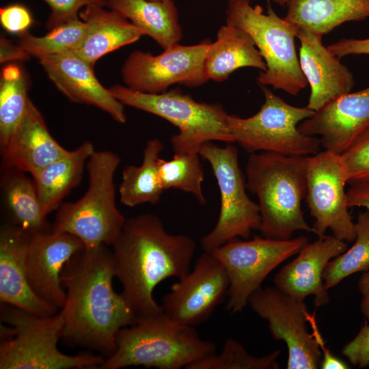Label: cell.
Here are the masks:
<instances>
[{
	"mask_svg": "<svg viewBox=\"0 0 369 369\" xmlns=\"http://www.w3.org/2000/svg\"><path fill=\"white\" fill-rule=\"evenodd\" d=\"M108 247L79 251L61 274L66 291L62 338L107 357L116 350L118 332L136 323L125 299L113 288V257Z\"/></svg>",
	"mask_w": 369,
	"mask_h": 369,
	"instance_id": "cell-1",
	"label": "cell"
},
{
	"mask_svg": "<svg viewBox=\"0 0 369 369\" xmlns=\"http://www.w3.org/2000/svg\"><path fill=\"white\" fill-rule=\"evenodd\" d=\"M111 247L115 277L137 323L163 312L153 291L163 280L189 273L196 243L169 233L158 216L144 213L126 219Z\"/></svg>",
	"mask_w": 369,
	"mask_h": 369,
	"instance_id": "cell-2",
	"label": "cell"
},
{
	"mask_svg": "<svg viewBox=\"0 0 369 369\" xmlns=\"http://www.w3.org/2000/svg\"><path fill=\"white\" fill-rule=\"evenodd\" d=\"M306 167L307 156L250 153L245 167L246 187L258 198L259 230L264 237L288 240L297 231L314 233L301 208L307 192Z\"/></svg>",
	"mask_w": 369,
	"mask_h": 369,
	"instance_id": "cell-3",
	"label": "cell"
},
{
	"mask_svg": "<svg viewBox=\"0 0 369 369\" xmlns=\"http://www.w3.org/2000/svg\"><path fill=\"white\" fill-rule=\"evenodd\" d=\"M215 352V344L202 339L194 327L178 323L162 312L121 329L116 336L115 351L98 368L142 366L188 369Z\"/></svg>",
	"mask_w": 369,
	"mask_h": 369,
	"instance_id": "cell-4",
	"label": "cell"
},
{
	"mask_svg": "<svg viewBox=\"0 0 369 369\" xmlns=\"http://www.w3.org/2000/svg\"><path fill=\"white\" fill-rule=\"evenodd\" d=\"M1 369L98 368L104 357L90 353L69 355L60 352L64 316L60 310L48 316H38L1 304Z\"/></svg>",
	"mask_w": 369,
	"mask_h": 369,
	"instance_id": "cell-5",
	"label": "cell"
},
{
	"mask_svg": "<svg viewBox=\"0 0 369 369\" xmlns=\"http://www.w3.org/2000/svg\"><path fill=\"white\" fill-rule=\"evenodd\" d=\"M120 161L114 152L94 151L85 167L87 191L79 200L60 204L52 232L72 234L86 249L112 245L126 219L115 204L114 176Z\"/></svg>",
	"mask_w": 369,
	"mask_h": 369,
	"instance_id": "cell-6",
	"label": "cell"
},
{
	"mask_svg": "<svg viewBox=\"0 0 369 369\" xmlns=\"http://www.w3.org/2000/svg\"><path fill=\"white\" fill-rule=\"evenodd\" d=\"M226 16L227 24L248 33L266 63V70L257 77L260 85H271L295 96L308 85L296 51L297 25L277 16L269 4L264 14L249 0H229Z\"/></svg>",
	"mask_w": 369,
	"mask_h": 369,
	"instance_id": "cell-7",
	"label": "cell"
},
{
	"mask_svg": "<svg viewBox=\"0 0 369 369\" xmlns=\"http://www.w3.org/2000/svg\"><path fill=\"white\" fill-rule=\"evenodd\" d=\"M109 90L124 105L156 115L177 126L179 132L171 139L174 152L197 148L213 141L234 143L228 125L230 114L219 104L197 102L177 88L159 94L121 85Z\"/></svg>",
	"mask_w": 369,
	"mask_h": 369,
	"instance_id": "cell-8",
	"label": "cell"
},
{
	"mask_svg": "<svg viewBox=\"0 0 369 369\" xmlns=\"http://www.w3.org/2000/svg\"><path fill=\"white\" fill-rule=\"evenodd\" d=\"M260 86L264 102L256 114L247 118L228 116L234 143L249 153L272 152L308 156L320 152V138L305 135L298 128L314 111L307 106L291 105L266 86Z\"/></svg>",
	"mask_w": 369,
	"mask_h": 369,
	"instance_id": "cell-9",
	"label": "cell"
},
{
	"mask_svg": "<svg viewBox=\"0 0 369 369\" xmlns=\"http://www.w3.org/2000/svg\"><path fill=\"white\" fill-rule=\"evenodd\" d=\"M197 151L210 165L221 197L216 224L200 241L204 252L211 253L233 239L249 238L251 231L260 230L261 219L258 204L246 193L236 147H220L208 141L200 145Z\"/></svg>",
	"mask_w": 369,
	"mask_h": 369,
	"instance_id": "cell-10",
	"label": "cell"
},
{
	"mask_svg": "<svg viewBox=\"0 0 369 369\" xmlns=\"http://www.w3.org/2000/svg\"><path fill=\"white\" fill-rule=\"evenodd\" d=\"M308 243L305 236L288 240L254 236L244 241L233 239L211 252L229 279L226 309L232 314L243 311L267 275Z\"/></svg>",
	"mask_w": 369,
	"mask_h": 369,
	"instance_id": "cell-11",
	"label": "cell"
},
{
	"mask_svg": "<svg viewBox=\"0 0 369 369\" xmlns=\"http://www.w3.org/2000/svg\"><path fill=\"white\" fill-rule=\"evenodd\" d=\"M306 202L317 236L329 229L332 236L345 242L356 237L355 223L348 210L345 186L348 175L341 155L324 150L307 156Z\"/></svg>",
	"mask_w": 369,
	"mask_h": 369,
	"instance_id": "cell-12",
	"label": "cell"
},
{
	"mask_svg": "<svg viewBox=\"0 0 369 369\" xmlns=\"http://www.w3.org/2000/svg\"><path fill=\"white\" fill-rule=\"evenodd\" d=\"M210 42L206 39L195 45L176 44L158 55L133 51L122 66V80L130 89L151 94L164 92L176 83L201 85L208 80L204 63Z\"/></svg>",
	"mask_w": 369,
	"mask_h": 369,
	"instance_id": "cell-13",
	"label": "cell"
},
{
	"mask_svg": "<svg viewBox=\"0 0 369 369\" xmlns=\"http://www.w3.org/2000/svg\"><path fill=\"white\" fill-rule=\"evenodd\" d=\"M251 310L268 322L271 335L288 348L287 369H316L321 362L320 346L307 327L306 305L277 287L259 288L248 301Z\"/></svg>",
	"mask_w": 369,
	"mask_h": 369,
	"instance_id": "cell-14",
	"label": "cell"
},
{
	"mask_svg": "<svg viewBox=\"0 0 369 369\" xmlns=\"http://www.w3.org/2000/svg\"><path fill=\"white\" fill-rule=\"evenodd\" d=\"M229 279L222 264L204 252L193 269L162 298L163 312L171 319L194 327L206 320L228 295Z\"/></svg>",
	"mask_w": 369,
	"mask_h": 369,
	"instance_id": "cell-15",
	"label": "cell"
},
{
	"mask_svg": "<svg viewBox=\"0 0 369 369\" xmlns=\"http://www.w3.org/2000/svg\"><path fill=\"white\" fill-rule=\"evenodd\" d=\"M85 248L83 242L68 232L51 230L31 234L26 255L29 284L42 299L61 310L66 291L61 280L65 264Z\"/></svg>",
	"mask_w": 369,
	"mask_h": 369,
	"instance_id": "cell-16",
	"label": "cell"
},
{
	"mask_svg": "<svg viewBox=\"0 0 369 369\" xmlns=\"http://www.w3.org/2000/svg\"><path fill=\"white\" fill-rule=\"evenodd\" d=\"M369 125V86L342 95L301 122L303 134L320 137L321 147L336 154L344 152Z\"/></svg>",
	"mask_w": 369,
	"mask_h": 369,
	"instance_id": "cell-17",
	"label": "cell"
},
{
	"mask_svg": "<svg viewBox=\"0 0 369 369\" xmlns=\"http://www.w3.org/2000/svg\"><path fill=\"white\" fill-rule=\"evenodd\" d=\"M39 62L51 81L70 101L96 107L116 122H126L124 105L98 81L94 67L74 51L45 56Z\"/></svg>",
	"mask_w": 369,
	"mask_h": 369,
	"instance_id": "cell-18",
	"label": "cell"
},
{
	"mask_svg": "<svg viewBox=\"0 0 369 369\" xmlns=\"http://www.w3.org/2000/svg\"><path fill=\"white\" fill-rule=\"evenodd\" d=\"M346 249V242L333 236H318L306 243L297 256L275 274V286L301 301L313 295L316 307L328 304L330 298L323 279L324 269L331 259Z\"/></svg>",
	"mask_w": 369,
	"mask_h": 369,
	"instance_id": "cell-19",
	"label": "cell"
},
{
	"mask_svg": "<svg viewBox=\"0 0 369 369\" xmlns=\"http://www.w3.org/2000/svg\"><path fill=\"white\" fill-rule=\"evenodd\" d=\"M323 37L301 28L297 35L300 66L310 87L307 107L314 111L351 92L355 85L352 72L323 44Z\"/></svg>",
	"mask_w": 369,
	"mask_h": 369,
	"instance_id": "cell-20",
	"label": "cell"
},
{
	"mask_svg": "<svg viewBox=\"0 0 369 369\" xmlns=\"http://www.w3.org/2000/svg\"><path fill=\"white\" fill-rule=\"evenodd\" d=\"M30 236L11 223L1 228L0 300L38 316H52L58 309L39 297L28 280L26 255Z\"/></svg>",
	"mask_w": 369,
	"mask_h": 369,
	"instance_id": "cell-21",
	"label": "cell"
},
{
	"mask_svg": "<svg viewBox=\"0 0 369 369\" xmlns=\"http://www.w3.org/2000/svg\"><path fill=\"white\" fill-rule=\"evenodd\" d=\"M1 152V169L14 168L31 176L69 150L51 135L40 111L29 99L25 113Z\"/></svg>",
	"mask_w": 369,
	"mask_h": 369,
	"instance_id": "cell-22",
	"label": "cell"
},
{
	"mask_svg": "<svg viewBox=\"0 0 369 369\" xmlns=\"http://www.w3.org/2000/svg\"><path fill=\"white\" fill-rule=\"evenodd\" d=\"M79 17L86 24L87 31L74 51L92 67L105 55L144 36L127 19L103 6L87 5L79 12Z\"/></svg>",
	"mask_w": 369,
	"mask_h": 369,
	"instance_id": "cell-23",
	"label": "cell"
},
{
	"mask_svg": "<svg viewBox=\"0 0 369 369\" xmlns=\"http://www.w3.org/2000/svg\"><path fill=\"white\" fill-rule=\"evenodd\" d=\"M251 67L264 71L266 63L251 37L243 29L222 25L217 39L210 42L204 63L207 79L223 81L237 69Z\"/></svg>",
	"mask_w": 369,
	"mask_h": 369,
	"instance_id": "cell-24",
	"label": "cell"
},
{
	"mask_svg": "<svg viewBox=\"0 0 369 369\" xmlns=\"http://www.w3.org/2000/svg\"><path fill=\"white\" fill-rule=\"evenodd\" d=\"M106 6L129 20L164 49L182 39L178 10L173 0H107Z\"/></svg>",
	"mask_w": 369,
	"mask_h": 369,
	"instance_id": "cell-25",
	"label": "cell"
},
{
	"mask_svg": "<svg viewBox=\"0 0 369 369\" xmlns=\"http://www.w3.org/2000/svg\"><path fill=\"white\" fill-rule=\"evenodd\" d=\"M94 150L92 142L85 141L32 175L46 215L57 210L71 190L80 184L87 161Z\"/></svg>",
	"mask_w": 369,
	"mask_h": 369,
	"instance_id": "cell-26",
	"label": "cell"
},
{
	"mask_svg": "<svg viewBox=\"0 0 369 369\" xmlns=\"http://www.w3.org/2000/svg\"><path fill=\"white\" fill-rule=\"evenodd\" d=\"M286 5L285 19L323 36L344 23L369 17V0H288Z\"/></svg>",
	"mask_w": 369,
	"mask_h": 369,
	"instance_id": "cell-27",
	"label": "cell"
},
{
	"mask_svg": "<svg viewBox=\"0 0 369 369\" xmlns=\"http://www.w3.org/2000/svg\"><path fill=\"white\" fill-rule=\"evenodd\" d=\"M1 169V195L10 223L30 234L51 230L33 178L17 169Z\"/></svg>",
	"mask_w": 369,
	"mask_h": 369,
	"instance_id": "cell-28",
	"label": "cell"
},
{
	"mask_svg": "<svg viewBox=\"0 0 369 369\" xmlns=\"http://www.w3.org/2000/svg\"><path fill=\"white\" fill-rule=\"evenodd\" d=\"M164 146L158 138L147 141L140 165H127L119 187L120 202L128 207L157 204L164 189L161 185L158 160Z\"/></svg>",
	"mask_w": 369,
	"mask_h": 369,
	"instance_id": "cell-29",
	"label": "cell"
},
{
	"mask_svg": "<svg viewBox=\"0 0 369 369\" xmlns=\"http://www.w3.org/2000/svg\"><path fill=\"white\" fill-rule=\"evenodd\" d=\"M28 81L20 67L10 64L0 77V151L8 144L23 118L29 98Z\"/></svg>",
	"mask_w": 369,
	"mask_h": 369,
	"instance_id": "cell-30",
	"label": "cell"
},
{
	"mask_svg": "<svg viewBox=\"0 0 369 369\" xmlns=\"http://www.w3.org/2000/svg\"><path fill=\"white\" fill-rule=\"evenodd\" d=\"M197 148L175 152L170 160L159 158L158 169L164 191L179 189L191 193L200 203H206L202 189L204 179L203 167Z\"/></svg>",
	"mask_w": 369,
	"mask_h": 369,
	"instance_id": "cell-31",
	"label": "cell"
},
{
	"mask_svg": "<svg viewBox=\"0 0 369 369\" xmlns=\"http://www.w3.org/2000/svg\"><path fill=\"white\" fill-rule=\"evenodd\" d=\"M354 244L330 260L325 266L323 279L327 289L338 285L348 276L369 271V213L357 215Z\"/></svg>",
	"mask_w": 369,
	"mask_h": 369,
	"instance_id": "cell-32",
	"label": "cell"
},
{
	"mask_svg": "<svg viewBox=\"0 0 369 369\" xmlns=\"http://www.w3.org/2000/svg\"><path fill=\"white\" fill-rule=\"evenodd\" d=\"M86 24L79 17L51 29L42 36L26 31L19 36L20 45L30 55L38 59L68 50L74 51L83 41Z\"/></svg>",
	"mask_w": 369,
	"mask_h": 369,
	"instance_id": "cell-33",
	"label": "cell"
},
{
	"mask_svg": "<svg viewBox=\"0 0 369 369\" xmlns=\"http://www.w3.org/2000/svg\"><path fill=\"white\" fill-rule=\"evenodd\" d=\"M279 353L280 351L276 350L267 355L256 357L250 355L239 342L228 338L219 353H215L188 369H277Z\"/></svg>",
	"mask_w": 369,
	"mask_h": 369,
	"instance_id": "cell-34",
	"label": "cell"
},
{
	"mask_svg": "<svg viewBox=\"0 0 369 369\" xmlns=\"http://www.w3.org/2000/svg\"><path fill=\"white\" fill-rule=\"evenodd\" d=\"M340 155L348 184L369 180V125Z\"/></svg>",
	"mask_w": 369,
	"mask_h": 369,
	"instance_id": "cell-35",
	"label": "cell"
},
{
	"mask_svg": "<svg viewBox=\"0 0 369 369\" xmlns=\"http://www.w3.org/2000/svg\"><path fill=\"white\" fill-rule=\"evenodd\" d=\"M50 8L47 29L79 18L80 10L90 5L106 6L107 0H42Z\"/></svg>",
	"mask_w": 369,
	"mask_h": 369,
	"instance_id": "cell-36",
	"label": "cell"
},
{
	"mask_svg": "<svg viewBox=\"0 0 369 369\" xmlns=\"http://www.w3.org/2000/svg\"><path fill=\"white\" fill-rule=\"evenodd\" d=\"M33 21L29 10L21 4H11L0 9L1 25L10 33L21 34L26 32Z\"/></svg>",
	"mask_w": 369,
	"mask_h": 369,
	"instance_id": "cell-37",
	"label": "cell"
},
{
	"mask_svg": "<svg viewBox=\"0 0 369 369\" xmlns=\"http://www.w3.org/2000/svg\"><path fill=\"white\" fill-rule=\"evenodd\" d=\"M342 354L353 366L364 368L369 365V323H365L356 336L344 345Z\"/></svg>",
	"mask_w": 369,
	"mask_h": 369,
	"instance_id": "cell-38",
	"label": "cell"
},
{
	"mask_svg": "<svg viewBox=\"0 0 369 369\" xmlns=\"http://www.w3.org/2000/svg\"><path fill=\"white\" fill-rule=\"evenodd\" d=\"M327 47L340 59L348 55H369V38H343Z\"/></svg>",
	"mask_w": 369,
	"mask_h": 369,
	"instance_id": "cell-39",
	"label": "cell"
},
{
	"mask_svg": "<svg viewBox=\"0 0 369 369\" xmlns=\"http://www.w3.org/2000/svg\"><path fill=\"white\" fill-rule=\"evenodd\" d=\"M308 322L310 323L313 329V336L318 342L322 355H323L320 362L322 369H346L348 365L340 359L333 355L330 351L325 346L324 341L318 331L314 316H312L309 312L307 315Z\"/></svg>",
	"mask_w": 369,
	"mask_h": 369,
	"instance_id": "cell-40",
	"label": "cell"
},
{
	"mask_svg": "<svg viewBox=\"0 0 369 369\" xmlns=\"http://www.w3.org/2000/svg\"><path fill=\"white\" fill-rule=\"evenodd\" d=\"M349 184L346 190L348 206L364 208L369 213V180Z\"/></svg>",
	"mask_w": 369,
	"mask_h": 369,
	"instance_id": "cell-41",
	"label": "cell"
},
{
	"mask_svg": "<svg viewBox=\"0 0 369 369\" xmlns=\"http://www.w3.org/2000/svg\"><path fill=\"white\" fill-rule=\"evenodd\" d=\"M30 55L20 46L13 44L5 37L0 39V62L1 64L12 61H25Z\"/></svg>",
	"mask_w": 369,
	"mask_h": 369,
	"instance_id": "cell-42",
	"label": "cell"
},
{
	"mask_svg": "<svg viewBox=\"0 0 369 369\" xmlns=\"http://www.w3.org/2000/svg\"><path fill=\"white\" fill-rule=\"evenodd\" d=\"M358 289L361 295L360 303L361 313L369 320V271H365L357 282Z\"/></svg>",
	"mask_w": 369,
	"mask_h": 369,
	"instance_id": "cell-43",
	"label": "cell"
},
{
	"mask_svg": "<svg viewBox=\"0 0 369 369\" xmlns=\"http://www.w3.org/2000/svg\"><path fill=\"white\" fill-rule=\"evenodd\" d=\"M268 3L273 2L281 6H285L287 5L288 0H266Z\"/></svg>",
	"mask_w": 369,
	"mask_h": 369,
	"instance_id": "cell-44",
	"label": "cell"
},
{
	"mask_svg": "<svg viewBox=\"0 0 369 369\" xmlns=\"http://www.w3.org/2000/svg\"><path fill=\"white\" fill-rule=\"evenodd\" d=\"M148 1H161V0H148Z\"/></svg>",
	"mask_w": 369,
	"mask_h": 369,
	"instance_id": "cell-45",
	"label": "cell"
}]
</instances>
